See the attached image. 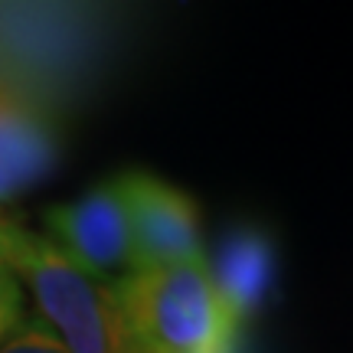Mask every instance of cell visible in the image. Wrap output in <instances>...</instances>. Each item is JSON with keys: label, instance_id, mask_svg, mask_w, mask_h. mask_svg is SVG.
<instances>
[{"label": "cell", "instance_id": "obj_1", "mask_svg": "<svg viewBox=\"0 0 353 353\" xmlns=\"http://www.w3.org/2000/svg\"><path fill=\"white\" fill-rule=\"evenodd\" d=\"M138 353H236L239 324L203 262L131 268L112 281Z\"/></svg>", "mask_w": 353, "mask_h": 353}, {"label": "cell", "instance_id": "obj_2", "mask_svg": "<svg viewBox=\"0 0 353 353\" xmlns=\"http://www.w3.org/2000/svg\"><path fill=\"white\" fill-rule=\"evenodd\" d=\"M3 262L30 288L39 317L69 353H138L112 281L82 272L46 236L13 226Z\"/></svg>", "mask_w": 353, "mask_h": 353}, {"label": "cell", "instance_id": "obj_3", "mask_svg": "<svg viewBox=\"0 0 353 353\" xmlns=\"http://www.w3.org/2000/svg\"><path fill=\"white\" fill-rule=\"evenodd\" d=\"M114 180L128 213L131 268H164L206 259L200 242V216L183 190L144 170H128Z\"/></svg>", "mask_w": 353, "mask_h": 353}, {"label": "cell", "instance_id": "obj_4", "mask_svg": "<svg viewBox=\"0 0 353 353\" xmlns=\"http://www.w3.org/2000/svg\"><path fill=\"white\" fill-rule=\"evenodd\" d=\"M46 239L92 278L112 281L131 268L128 213L118 180H105L79 200L46 213Z\"/></svg>", "mask_w": 353, "mask_h": 353}, {"label": "cell", "instance_id": "obj_5", "mask_svg": "<svg viewBox=\"0 0 353 353\" xmlns=\"http://www.w3.org/2000/svg\"><path fill=\"white\" fill-rule=\"evenodd\" d=\"M219 301L236 324H249L268 301L275 281V245L255 226H236L219 239L213 262H206Z\"/></svg>", "mask_w": 353, "mask_h": 353}, {"label": "cell", "instance_id": "obj_6", "mask_svg": "<svg viewBox=\"0 0 353 353\" xmlns=\"http://www.w3.org/2000/svg\"><path fill=\"white\" fill-rule=\"evenodd\" d=\"M59 144L50 121L0 85V203L23 196L52 174Z\"/></svg>", "mask_w": 353, "mask_h": 353}, {"label": "cell", "instance_id": "obj_7", "mask_svg": "<svg viewBox=\"0 0 353 353\" xmlns=\"http://www.w3.org/2000/svg\"><path fill=\"white\" fill-rule=\"evenodd\" d=\"M0 353H69L65 343L52 334V327L43 317H26L7 334L0 343Z\"/></svg>", "mask_w": 353, "mask_h": 353}, {"label": "cell", "instance_id": "obj_8", "mask_svg": "<svg viewBox=\"0 0 353 353\" xmlns=\"http://www.w3.org/2000/svg\"><path fill=\"white\" fill-rule=\"evenodd\" d=\"M23 321V288L10 268H0V343Z\"/></svg>", "mask_w": 353, "mask_h": 353}, {"label": "cell", "instance_id": "obj_9", "mask_svg": "<svg viewBox=\"0 0 353 353\" xmlns=\"http://www.w3.org/2000/svg\"><path fill=\"white\" fill-rule=\"evenodd\" d=\"M10 229H13V223H7V219L0 216V268H7L3 255H7V242H10Z\"/></svg>", "mask_w": 353, "mask_h": 353}]
</instances>
